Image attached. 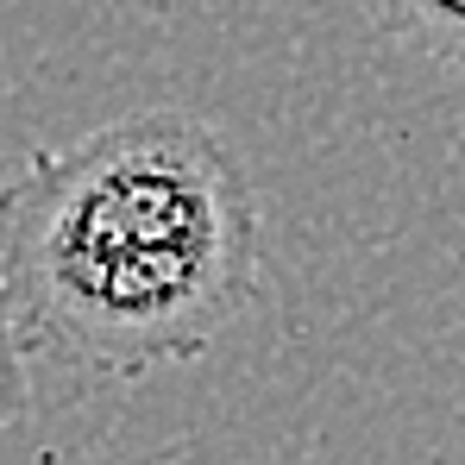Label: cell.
<instances>
[{"label":"cell","instance_id":"2","mask_svg":"<svg viewBox=\"0 0 465 465\" xmlns=\"http://www.w3.org/2000/svg\"><path fill=\"white\" fill-rule=\"evenodd\" d=\"M359 13L378 38L440 70H465V0H359Z\"/></svg>","mask_w":465,"mask_h":465},{"label":"cell","instance_id":"3","mask_svg":"<svg viewBox=\"0 0 465 465\" xmlns=\"http://www.w3.org/2000/svg\"><path fill=\"white\" fill-rule=\"evenodd\" d=\"M32 352L19 340V321H13V302H6V277H0V428H13L25 409H32V378H25Z\"/></svg>","mask_w":465,"mask_h":465},{"label":"cell","instance_id":"1","mask_svg":"<svg viewBox=\"0 0 465 465\" xmlns=\"http://www.w3.org/2000/svg\"><path fill=\"white\" fill-rule=\"evenodd\" d=\"M0 277L32 359L101 378L202 359L264 277L258 189L202 114H120L0 189Z\"/></svg>","mask_w":465,"mask_h":465}]
</instances>
